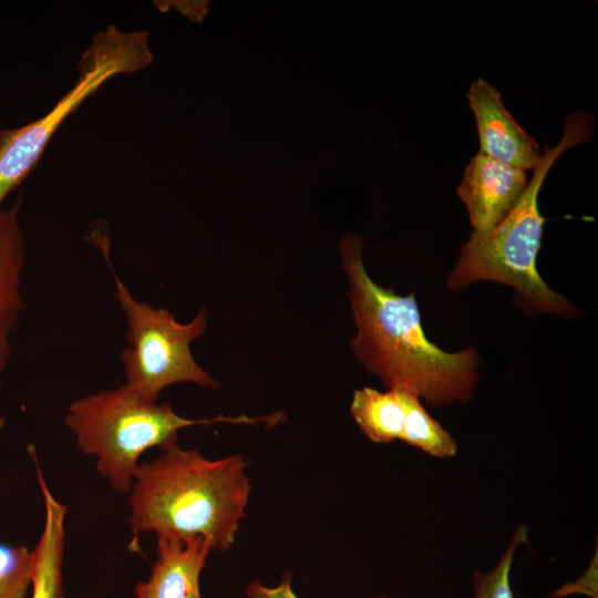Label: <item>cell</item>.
Returning <instances> with one entry per match:
<instances>
[{
    "label": "cell",
    "instance_id": "7a4b0ae2",
    "mask_svg": "<svg viewBox=\"0 0 598 598\" xmlns=\"http://www.w3.org/2000/svg\"><path fill=\"white\" fill-rule=\"evenodd\" d=\"M138 465L130 489V526L135 537L204 538L228 550L246 515L250 484L238 454L209 460L174 443Z\"/></svg>",
    "mask_w": 598,
    "mask_h": 598
},
{
    "label": "cell",
    "instance_id": "5bb4252c",
    "mask_svg": "<svg viewBox=\"0 0 598 598\" xmlns=\"http://www.w3.org/2000/svg\"><path fill=\"white\" fill-rule=\"evenodd\" d=\"M527 540V529L519 526L498 563L487 573L476 570L473 575L474 598H514L511 570L515 553Z\"/></svg>",
    "mask_w": 598,
    "mask_h": 598
},
{
    "label": "cell",
    "instance_id": "ba28073f",
    "mask_svg": "<svg viewBox=\"0 0 598 598\" xmlns=\"http://www.w3.org/2000/svg\"><path fill=\"white\" fill-rule=\"evenodd\" d=\"M467 101L474 113L481 154L524 171L540 161L538 143L515 121L502 102L501 93L484 79L468 89Z\"/></svg>",
    "mask_w": 598,
    "mask_h": 598
},
{
    "label": "cell",
    "instance_id": "ffe728a7",
    "mask_svg": "<svg viewBox=\"0 0 598 598\" xmlns=\"http://www.w3.org/2000/svg\"><path fill=\"white\" fill-rule=\"evenodd\" d=\"M371 598H388V597H384V596H374V597H371Z\"/></svg>",
    "mask_w": 598,
    "mask_h": 598
},
{
    "label": "cell",
    "instance_id": "3957f363",
    "mask_svg": "<svg viewBox=\"0 0 598 598\" xmlns=\"http://www.w3.org/2000/svg\"><path fill=\"white\" fill-rule=\"evenodd\" d=\"M592 118L575 111L565 120L564 134L554 147L546 146L532 179L511 213L489 233H472L461 248L446 287L462 289L476 281H495L512 286L519 307L535 312L577 317L578 309L564 296L553 291L536 268L546 218L538 209V194L556 159L567 150L591 136Z\"/></svg>",
    "mask_w": 598,
    "mask_h": 598
},
{
    "label": "cell",
    "instance_id": "6da1fadb",
    "mask_svg": "<svg viewBox=\"0 0 598 598\" xmlns=\"http://www.w3.org/2000/svg\"><path fill=\"white\" fill-rule=\"evenodd\" d=\"M362 238L347 234L339 245L357 327L355 358L389 389L409 391L433 406L466 403L478 382L475 348L446 352L430 341L412 291L400 296L375 283L362 258Z\"/></svg>",
    "mask_w": 598,
    "mask_h": 598
},
{
    "label": "cell",
    "instance_id": "2e32d148",
    "mask_svg": "<svg viewBox=\"0 0 598 598\" xmlns=\"http://www.w3.org/2000/svg\"><path fill=\"white\" fill-rule=\"evenodd\" d=\"M586 595L597 598V558L588 569L574 582H568L551 594V598H564L570 595Z\"/></svg>",
    "mask_w": 598,
    "mask_h": 598
},
{
    "label": "cell",
    "instance_id": "9a60e30c",
    "mask_svg": "<svg viewBox=\"0 0 598 598\" xmlns=\"http://www.w3.org/2000/svg\"><path fill=\"white\" fill-rule=\"evenodd\" d=\"M32 550L0 544V598H24L31 585Z\"/></svg>",
    "mask_w": 598,
    "mask_h": 598
},
{
    "label": "cell",
    "instance_id": "9c48e42d",
    "mask_svg": "<svg viewBox=\"0 0 598 598\" xmlns=\"http://www.w3.org/2000/svg\"><path fill=\"white\" fill-rule=\"evenodd\" d=\"M210 550L204 538L157 537L156 560L148 579L136 585V598H202L199 579Z\"/></svg>",
    "mask_w": 598,
    "mask_h": 598
},
{
    "label": "cell",
    "instance_id": "ac0fdd59",
    "mask_svg": "<svg viewBox=\"0 0 598 598\" xmlns=\"http://www.w3.org/2000/svg\"><path fill=\"white\" fill-rule=\"evenodd\" d=\"M154 3L161 11H167L169 7H174L194 22H200L209 11L208 1H155Z\"/></svg>",
    "mask_w": 598,
    "mask_h": 598
},
{
    "label": "cell",
    "instance_id": "e0dca14e",
    "mask_svg": "<svg viewBox=\"0 0 598 598\" xmlns=\"http://www.w3.org/2000/svg\"><path fill=\"white\" fill-rule=\"evenodd\" d=\"M247 598H298L291 586V575H286L276 586H265L255 580L245 589Z\"/></svg>",
    "mask_w": 598,
    "mask_h": 598
},
{
    "label": "cell",
    "instance_id": "4fadbf2b",
    "mask_svg": "<svg viewBox=\"0 0 598 598\" xmlns=\"http://www.w3.org/2000/svg\"><path fill=\"white\" fill-rule=\"evenodd\" d=\"M406 422L401 441L434 457L456 455L457 444L448 431L424 409L421 399L406 391Z\"/></svg>",
    "mask_w": 598,
    "mask_h": 598
},
{
    "label": "cell",
    "instance_id": "277c9868",
    "mask_svg": "<svg viewBox=\"0 0 598 598\" xmlns=\"http://www.w3.org/2000/svg\"><path fill=\"white\" fill-rule=\"evenodd\" d=\"M282 416L274 413L187 419L168 402L147 401L123 384L75 400L64 422L78 447L95 457L97 472L114 491L125 494L131 489L141 456L150 448L163 450L177 443L178 432L185 427L213 423L274 425Z\"/></svg>",
    "mask_w": 598,
    "mask_h": 598
},
{
    "label": "cell",
    "instance_id": "30bf717a",
    "mask_svg": "<svg viewBox=\"0 0 598 598\" xmlns=\"http://www.w3.org/2000/svg\"><path fill=\"white\" fill-rule=\"evenodd\" d=\"M17 202L0 210V384L11 354L10 337L24 308L21 280L25 262V237Z\"/></svg>",
    "mask_w": 598,
    "mask_h": 598
},
{
    "label": "cell",
    "instance_id": "8fae6325",
    "mask_svg": "<svg viewBox=\"0 0 598 598\" xmlns=\"http://www.w3.org/2000/svg\"><path fill=\"white\" fill-rule=\"evenodd\" d=\"M34 465L44 503V525L39 542L32 550L31 598H62L66 507L53 496L43 478L39 462Z\"/></svg>",
    "mask_w": 598,
    "mask_h": 598
},
{
    "label": "cell",
    "instance_id": "7c38bea8",
    "mask_svg": "<svg viewBox=\"0 0 598 598\" xmlns=\"http://www.w3.org/2000/svg\"><path fill=\"white\" fill-rule=\"evenodd\" d=\"M406 391H379L363 386L353 392L350 413L363 434L374 443L401 440L406 422Z\"/></svg>",
    "mask_w": 598,
    "mask_h": 598
},
{
    "label": "cell",
    "instance_id": "8992f818",
    "mask_svg": "<svg viewBox=\"0 0 598 598\" xmlns=\"http://www.w3.org/2000/svg\"><path fill=\"white\" fill-rule=\"evenodd\" d=\"M112 274L130 344L121 352L124 384L151 402H157L161 392L175 383L217 388V382L195 361L190 351L192 342L207 328L206 308L192 321L181 323L168 310L136 300L114 270Z\"/></svg>",
    "mask_w": 598,
    "mask_h": 598
},
{
    "label": "cell",
    "instance_id": "d6986e66",
    "mask_svg": "<svg viewBox=\"0 0 598 598\" xmlns=\"http://www.w3.org/2000/svg\"><path fill=\"white\" fill-rule=\"evenodd\" d=\"M4 425H6V420H4V417H1V416H0V434H1V432H2V430H3V427H4Z\"/></svg>",
    "mask_w": 598,
    "mask_h": 598
},
{
    "label": "cell",
    "instance_id": "5b68a950",
    "mask_svg": "<svg viewBox=\"0 0 598 598\" xmlns=\"http://www.w3.org/2000/svg\"><path fill=\"white\" fill-rule=\"evenodd\" d=\"M152 62L146 31H125L110 24L96 32L81 55L74 84L55 105L25 125L0 131V207L37 165L64 120L83 101L111 78L138 72Z\"/></svg>",
    "mask_w": 598,
    "mask_h": 598
},
{
    "label": "cell",
    "instance_id": "52a82bcc",
    "mask_svg": "<svg viewBox=\"0 0 598 598\" xmlns=\"http://www.w3.org/2000/svg\"><path fill=\"white\" fill-rule=\"evenodd\" d=\"M527 173L477 153L467 164L456 194L465 204L473 233L493 230L517 205Z\"/></svg>",
    "mask_w": 598,
    "mask_h": 598
}]
</instances>
